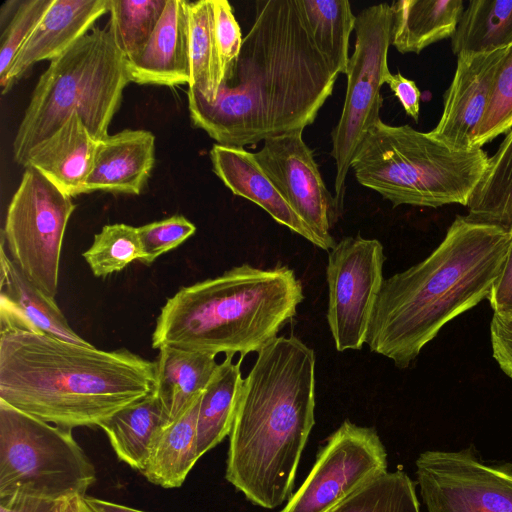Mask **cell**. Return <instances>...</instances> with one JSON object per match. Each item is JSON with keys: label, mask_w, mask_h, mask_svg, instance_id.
<instances>
[{"label": "cell", "mask_w": 512, "mask_h": 512, "mask_svg": "<svg viewBox=\"0 0 512 512\" xmlns=\"http://www.w3.org/2000/svg\"><path fill=\"white\" fill-rule=\"evenodd\" d=\"M304 25L322 57L337 74H346L349 40L356 16L347 0H296Z\"/></svg>", "instance_id": "cell-27"}, {"label": "cell", "mask_w": 512, "mask_h": 512, "mask_svg": "<svg viewBox=\"0 0 512 512\" xmlns=\"http://www.w3.org/2000/svg\"><path fill=\"white\" fill-rule=\"evenodd\" d=\"M467 208V219L512 232V128L489 157L486 173Z\"/></svg>", "instance_id": "cell-29"}, {"label": "cell", "mask_w": 512, "mask_h": 512, "mask_svg": "<svg viewBox=\"0 0 512 512\" xmlns=\"http://www.w3.org/2000/svg\"><path fill=\"white\" fill-rule=\"evenodd\" d=\"M108 11L109 0H54L6 74L0 77L2 95L34 64L43 60L51 62L62 55Z\"/></svg>", "instance_id": "cell-16"}, {"label": "cell", "mask_w": 512, "mask_h": 512, "mask_svg": "<svg viewBox=\"0 0 512 512\" xmlns=\"http://www.w3.org/2000/svg\"><path fill=\"white\" fill-rule=\"evenodd\" d=\"M167 0H109L108 30L127 60L144 49L155 31Z\"/></svg>", "instance_id": "cell-31"}, {"label": "cell", "mask_w": 512, "mask_h": 512, "mask_svg": "<svg viewBox=\"0 0 512 512\" xmlns=\"http://www.w3.org/2000/svg\"><path fill=\"white\" fill-rule=\"evenodd\" d=\"M338 74L315 47L296 0H259L232 77L208 103L188 89L193 125L217 144L244 147L314 123Z\"/></svg>", "instance_id": "cell-1"}, {"label": "cell", "mask_w": 512, "mask_h": 512, "mask_svg": "<svg viewBox=\"0 0 512 512\" xmlns=\"http://www.w3.org/2000/svg\"><path fill=\"white\" fill-rule=\"evenodd\" d=\"M393 13L380 3L364 8L356 16L355 46L346 72L344 105L332 137L335 160L334 198L342 212L346 178L358 148L380 118L381 87L391 73L388 50L391 45Z\"/></svg>", "instance_id": "cell-9"}, {"label": "cell", "mask_w": 512, "mask_h": 512, "mask_svg": "<svg viewBox=\"0 0 512 512\" xmlns=\"http://www.w3.org/2000/svg\"><path fill=\"white\" fill-rule=\"evenodd\" d=\"M512 128V45L497 71L487 109L475 133L472 146L482 148Z\"/></svg>", "instance_id": "cell-34"}, {"label": "cell", "mask_w": 512, "mask_h": 512, "mask_svg": "<svg viewBox=\"0 0 512 512\" xmlns=\"http://www.w3.org/2000/svg\"><path fill=\"white\" fill-rule=\"evenodd\" d=\"M98 141L80 116L73 113L49 138L35 146L24 161L70 197L84 193Z\"/></svg>", "instance_id": "cell-21"}, {"label": "cell", "mask_w": 512, "mask_h": 512, "mask_svg": "<svg viewBox=\"0 0 512 512\" xmlns=\"http://www.w3.org/2000/svg\"><path fill=\"white\" fill-rule=\"evenodd\" d=\"M213 11L215 43L222 84L232 77L243 37L233 8L227 0H213Z\"/></svg>", "instance_id": "cell-37"}, {"label": "cell", "mask_w": 512, "mask_h": 512, "mask_svg": "<svg viewBox=\"0 0 512 512\" xmlns=\"http://www.w3.org/2000/svg\"><path fill=\"white\" fill-rule=\"evenodd\" d=\"M393 13L391 45L400 53L419 54L453 36L464 11L462 0H399Z\"/></svg>", "instance_id": "cell-24"}, {"label": "cell", "mask_w": 512, "mask_h": 512, "mask_svg": "<svg viewBox=\"0 0 512 512\" xmlns=\"http://www.w3.org/2000/svg\"><path fill=\"white\" fill-rule=\"evenodd\" d=\"M61 501L15 494L0 499V512H59Z\"/></svg>", "instance_id": "cell-41"}, {"label": "cell", "mask_w": 512, "mask_h": 512, "mask_svg": "<svg viewBox=\"0 0 512 512\" xmlns=\"http://www.w3.org/2000/svg\"><path fill=\"white\" fill-rule=\"evenodd\" d=\"M488 299L494 313L512 315V238L503 271Z\"/></svg>", "instance_id": "cell-40"}, {"label": "cell", "mask_w": 512, "mask_h": 512, "mask_svg": "<svg viewBox=\"0 0 512 512\" xmlns=\"http://www.w3.org/2000/svg\"><path fill=\"white\" fill-rule=\"evenodd\" d=\"M71 431L0 401V499L87 496L96 470Z\"/></svg>", "instance_id": "cell-8"}, {"label": "cell", "mask_w": 512, "mask_h": 512, "mask_svg": "<svg viewBox=\"0 0 512 512\" xmlns=\"http://www.w3.org/2000/svg\"><path fill=\"white\" fill-rule=\"evenodd\" d=\"M416 477L427 512H512V465H490L471 448L425 451Z\"/></svg>", "instance_id": "cell-13"}, {"label": "cell", "mask_w": 512, "mask_h": 512, "mask_svg": "<svg viewBox=\"0 0 512 512\" xmlns=\"http://www.w3.org/2000/svg\"><path fill=\"white\" fill-rule=\"evenodd\" d=\"M489 157L482 148L453 149L409 125L379 119L366 134L351 168L359 184L394 207H467L484 177Z\"/></svg>", "instance_id": "cell-6"}, {"label": "cell", "mask_w": 512, "mask_h": 512, "mask_svg": "<svg viewBox=\"0 0 512 512\" xmlns=\"http://www.w3.org/2000/svg\"><path fill=\"white\" fill-rule=\"evenodd\" d=\"M75 207L72 197L25 167L7 208L1 242L27 280L51 298L57 294L64 234Z\"/></svg>", "instance_id": "cell-10"}, {"label": "cell", "mask_w": 512, "mask_h": 512, "mask_svg": "<svg viewBox=\"0 0 512 512\" xmlns=\"http://www.w3.org/2000/svg\"><path fill=\"white\" fill-rule=\"evenodd\" d=\"M385 83L389 85L406 114L417 122L420 113L421 93L416 83L404 77L401 73H390Z\"/></svg>", "instance_id": "cell-39"}, {"label": "cell", "mask_w": 512, "mask_h": 512, "mask_svg": "<svg viewBox=\"0 0 512 512\" xmlns=\"http://www.w3.org/2000/svg\"><path fill=\"white\" fill-rule=\"evenodd\" d=\"M83 257L96 277H106L135 260L140 261L142 249L137 228L123 223L105 225L95 234Z\"/></svg>", "instance_id": "cell-33"}, {"label": "cell", "mask_w": 512, "mask_h": 512, "mask_svg": "<svg viewBox=\"0 0 512 512\" xmlns=\"http://www.w3.org/2000/svg\"><path fill=\"white\" fill-rule=\"evenodd\" d=\"M330 512H420L415 484L403 471L385 472Z\"/></svg>", "instance_id": "cell-32"}, {"label": "cell", "mask_w": 512, "mask_h": 512, "mask_svg": "<svg viewBox=\"0 0 512 512\" xmlns=\"http://www.w3.org/2000/svg\"><path fill=\"white\" fill-rule=\"evenodd\" d=\"M54 0H20L18 7L1 27L0 77L39 24Z\"/></svg>", "instance_id": "cell-35"}, {"label": "cell", "mask_w": 512, "mask_h": 512, "mask_svg": "<svg viewBox=\"0 0 512 512\" xmlns=\"http://www.w3.org/2000/svg\"><path fill=\"white\" fill-rule=\"evenodd\" d=\"M155 162V136L144 129H124L98 141L84 193L105 191L138 195Z\"/></svg>", "instance_id": "cell-19"}, {"label": "cell", "mask_w": 512, "mask_h": 512, "mask_svg": "<svg viewBox=\"0 0 512 512\" xmlns=\"http://www.w3.org/2000/svg\"><path fill=\"white\" fill-rule=\"evenodd\" d=\"M190 81L188 89L197 91L213 103L221 85V74L214 34L213 0L189 2Z\"/></svg>", "instance_id": "cell-30"}, {"label": "cell", "mask_w": 512, "mask_h": 512, "mask_svg": "<svg viewBox=\"0 0 512 512\" xmlns=\"http://www.w3.org/2000/svg\"><path fill=\"white\" fill-rule=\"evenodd\" d=\"M156 363L26 330L0 332V401L50 424L94 427L152 393Z\"/></svg>", "instance_id": "cell-4"}, {"label": "cell", "mask_w": 512, "mask_h": 512, "mask_svg": "<svg viewBox=\"0 0 512 512\" xmlns=\"http://www.w3.org/2000/svg\"><path fill=\"white\" fill-rule=\"evenodd\" d=\"M511 238L501 227L457 216L428 257L384 279L366 338L370 351L409 367L445 324L489 298Z\"/></svg>", "instance_id": "cell-3"}, {"label": "cell", "mask_w": 512, "mask_h": 512, "mask_svg": "<svg viewBox=\"0 0 512 512\" xmlns=\"http://www.w3.org/2000/svg\"><path fill=\"white\" fill-rule=\"evenodd\" d=\"M92 502L102 511V512H147L143 510H139L136 508H132L123 504H118L115 502L98 499L94 497H90Z\"/></svg>", "instance_id": "cell-43"}, {"label": "cell", "mask_w": 512, "mask_h": 512, "mask_svg": "<svg viewBox=\"0 0 512 512\" xmlns=\"http://www.w3.org/2000/svg\"><path fill=\"white\" fill-rule=\"evenodd\" d=\"M512 45V0H472L464 8L451 37L461 53H486Z\"/></svg>", "instance_id": "cell-28"}, {"label": "cell", "mask_w": 512, "mask_h": 512, "mask_svg": "<svg viewBox=\"0 0 512 512\" xmlns=\"http://www.w3.org/2000/svg\"><path fill=\"white\" fill-rule=\"evenodd\" d=\"M226 356L205 388L197 419V449L201 458L230 434L243 385L241 361Z\"/></svg>", "instance_id": "cell-26"}, {"label": "cell", "mask_w": 512, "mask_h": 512, "mask_svg": "<svg viewBox=\"0 0 512 512\" xmlns=\"http://www.w3.org/2000/svg\"><path fill=\"white\" fill-rule=\"evenodd\" d=\"M507 48L457 55L456 70L444 94L442 115L430 131L434 138L453 149L474 148L472 142L487 109Z\"/></svg>", "instance_id": "cell-15"}, {"label": "cell", "mask_w": 512, "mask_h": 512, "mask_svg": "<svg viewBox=\"0 0 512 512\" xmlns=\"http://www.w3.org/2000/svg\"><path fill=\"white\" fill-rule=\"evenodd\" d=\"M490 337L493 358L501 370L512 378V315L494 313Z\"/></svg>", "instance_id": "cell-38"}, {"label": "cell", "mask_w": 512, "mask_h": 512, "mask_svg": "<svg viewBox=\"0 0 512 512\" xmlns=\"http://www.w3.org/2000/svg\"><path fill=\"white\" fill-rule=\"evenodd\" d=\"M201 396L181 416L165 424L156 434L144 468L140 471L149 482L163 488L180 487L200 459L197 419Z\"/></svg>", "instance_id": "cell-23"}, {"label": "cell", "mask_w": 512, "mask_h": 512, "mask_svg": "<svg viewBox=\"0 0 512 512\" xmlns=\"http://www.w3.org/2000/svg\"><path fill=\"white\" fill-rule=\"evenodd\" d=\"M387 468L375 428L347 419L326 439L304 482L279 512H330Z\"/></svg>", "instance_id": "cell-11"}, {"label": "cell", "mask_w": 512, "mask_h": 512, "mask_svg": "<svg viewBox=\"0 0 512 512\" xmlns=\"http://www.w3.org/2000/svg\"><path fill=\"white\" fill-rule=\"evenodd\" d=\"M385 259L379 240L360 235L329 250L327 322L337 351L359 350L366 343Z\"/></svg>", "instance_id": "cell-12"}, {"label": "cell", "mask_w": 512, "mask_h": 512, "mask_svg": "<svg viewBox=\"0 0 512 512\" xmlns=\"http://www.w3.org/2000/svg\"><path fill=\"white\" fill-rule=\"evenodd\" d=\"M304 294L294 270L248 263L182 287L161 308L152 346L241 358L258 352L291 321Z\"/></svg>", "instance_id": "cell-5"}, {"label": "cell", "mask_w": 512, "mask_h": 512, "mask_svg": "<svg viewBox=\"0 0 512 512\" xmlns=\"http://www.w3.org/2000/svg\"><path fill=\"white\" fill-rule=\"evenodd\" d=\"M155 363L154 391L168 423L181 416L202 395L219 365L215 355L169 346L159 348Z\"/></svg>", "instance_id": "cell-22"}, {"label": "cell", "mask_w": 512, "mask_h": 512, "mask_svg": "<svg viewBox=\"0 0 512 512\" xmlns=\"http://www.w3.org/2000/svg\"><path fill=\"white\" fill-rule=\"evenodd\" d=\"M155 391L116 412L100 425L117 458L139 472L158 431L167 424Z\"/></svg>", "instance_id": "cell-25"}, {"label": "cell", "mask_w": 512, "mask_h": 512, "mask_svg": "<svg viewBox=\"0 0 512 512\" xmlns=\"http://www.w3.org/2000/svg\"><path fill=\"white\" fill-rule=\"evenodd\" d=\"M186 0H167L144 49L127 60L130 82L174 87L189 84V18Z\"/></svg>", "instance_id": "cell-17"}, {"label": "cell", "mask_w": 512, "mask_h": 512, "mask_svg": "<svg viewBox=\"0 0 512 512\" xmlns=\"http://www.w3.org/2000/svg\"><path fill=\"white\" fill-rule=\"evenodd\" d=\"M129 82L127 59L108 28H93L39 77L13 140L14 161L23 166L28 153L73 113L97 141L108 137Z\"/></svg>", "instance_id": "cell-7"}, {"label": "cell", "mask_w": 512, "mask_h": 512, "mask_svg": "<svg viewBox=\"0 0 512 512\" xmlns=\"http://www.w3.org/2000/svg\"><path fill=\"white\" fill-rule=\"evenodd\" d=\"M209 155L213 172L234 195L257 204L276 222L324 249L265 174L254 153L244 147L214 144Z\"/></svg>", "instance_id": "cell-20"}, {"label": "cell", "mask_w": 512, "mask_h": 512, "mask_svg": "<svg viewBox=\"0 0 512 512\" xmlns=\"http://www.w3.org/2000/svg\"><path fill=\"white\" fill-rule=\"evenodd\" d=\"M0 266V332L26 330L80 345H92L69 326L54 298L27 280L6 253L2 242Z\"/></svg>", "instance_id": "cell-18"}, {"label": "cell", "mask_w": 512, "mask_h": 512, "mask_svg": "<svg viewBox=\"0 0 512 512\" xmlns=\"http://www.w3.org/2000/svg\"><path fill=\"white\" fill-rule=\"evenodd\" d=\"M254 155L287 203L319 238L324 250L332 249L336 242L331 229L341 211L322 179L313 150L303 140V131L266 139Z\"/></svg>", "instance_id": "cell-14"}, {"label": "cell", "mask_w": 512, "mask_h": 512, "mask_svg": "<svg viewBox=\"0 0 512 512\" xmlns=\"http://www.w3.org/2000/svg\"><path fill=\"white\" fill-rule=\"evenodd\" d=\"M59 512H102L89 496H74L61 501Z\"/></svg>", "instance_id": "cell-42"}, {"label": "cell", "mask_w": 512, "mask_h": 512, "mask_svg": "<svg viewBox=\"0 0 512 512\" xmlns=\"http://www.w3.org/2000/svg\"><path fill=\"white\" fill-rule=\"evenodd\" d=\"M137 230L142 249L140 261L149 265L191 237L196 226L184 216L174 215L140 226Z\"/></svg>", "instance_id": "cell-36"}, {"label": "cell", "mask_w": 512, "mask_h": 512, "mask_svg": "<svg viewBox=\"0 0 512 512\" xmlns=\"http://www.w3.org/2000/svg\"><path fill=\"white\" fill-rule=\"evenodd\" d=\"M315 365L313 349L279 336L257 352L243 380L225 478L254 505L274 509L292 496L315 424Z\"/></svg>", "instance_id": "cell-2"}]
</instances>
